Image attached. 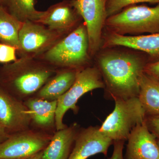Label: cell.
Returning a JSON list of instances; mask_svg holds the SVG:
<instances>
[{
  "label": "cell",
  "instance_id": "cell-1",
  "mask_svg": "<svg viewBox=\"0 0 159 159\" xmlns=\"http://www.w3.org/2000/svg\"><path fill=\"white\" fill-rule=\"evenodd\" d=\"M98 61L107 97L115 100L138 97L140 79L148 63L145 57L112 51L101 54Z\"/></svg>",
  "mask_w": 159,
  "mask_h": 159
},
{
  "label": "cell",
  "instance_id": "cell-2",
  "mask_svg": "<svg viewBox=\"0 0 159 159\" xmlns=\"http://www.w3.org/2000/svg\"><path fill=\"white\" fill-rule=\"evenodd\" d=\"M58 70L37 58L20 57L0 69V86L24 102L34 97Z\"/></svg>",
  "mask_w": 159,
  "mask_h": 159
},
{
  "label": "cell",
  "instance_id": "cell-3",
  "mask_svg": "<svg viewBox=\"0 0 159 159\" xmlns=\"http://www.w3.org/2000/svg\"><path fill=\"white\" fill-rule=\"evenodd\" d=\"M90 57L87 31L83 23L35 58L57 69L80 70L88 66Z\"/></svg>",
  "mask_w": 159,
  "mask_h": 159
},
{
  "label": "cell",
  "instance_id": "cell-4",
  "mask_svg": "<svg viewBox=\"0 0 159 159\" xmlns=\"http://www.w3.org/2000/svg\"><path fill=\"white\" fill-rule=\"evenodd\" d=\"M105 26L120 35L159 33V4L154 7L128 6L107 18Z\"/></svg>",
  "mask_w": 159,
  "mask_h": 159
},
{
  "label": "cell",
  "instance_id": "cell-5",
  "mask_svg": "<svg viewBox=\"0 0 159 159\" xmlns=\"http://www.w3.org/2000/svg\"><path fill=\"white\" fill-rule=\"evenodd\" d=\"M113 111L99 126V130L114 141H127L131 132L146 119V114L138 97L115 99Z\"/></svg>",
  "mask_w": 159,
  "mask_h": 159
},
{
  "label": "cell",
  "instance_id": "cell-6",
  "mask_svg": "<svg viewBox=\"0 0 159 159\" xmlns=\"http://www.w3.org/2000/svg\"><path fill=\"white\" fill-rule=\"evenodd\" d=\"M104 88L105 84L98 67L88 66L80 70L70 88L57 100L55 116L56 130L67 126L64 124L63 120L68 111L71 110L74 114L78 113L79 109L77 103L83 95L96 89Z\"/></svg>",
  "mask_w": 159,
  "mask_h": 159
},
{
  "label": "cell",
  "instance_id": "cell-7",
  "mask_svg": "<svg viewBox=\"0 0 159 159\" xmlns=\"http://www.w3.org/2000/svg\"><path fill=\"white\" fill-rule=\"evenodd\" d=\"M67 34L36 22L23 23L19 34L20 57L36 58L48 51Z\"/></svg>",
  "mask_w": 159,
  "mask_h": 159
},
{
  "label": "cell",
  "instance_id": "cell-8",
  "mask_svg": "<svg viewBox=\"0 0 159 159\" xmlns=\"http://www.w3.org/2000/svg\"><path fill=\"white\" fill-rule=\"evenodd\" d=\"M53 134L37 129L11 134L0 145V159H25L42 151Z\"/></svg>",
  "mask_w": 159,
  "mask_h": 159
},
{
  "label": "cell",
  "instance_id": "cell-9",
  "mask_svg": "<svg viewBox=\"0 0 159 159\" xmlns=\"http://www.w3.org/2000/svg\"><path fill=\"white\" fill-rule=\"evenodd\" d=\"M106 0H70L85 24L89 43V53L93 56L98 51L102 42V33L107 19Z\"/></svg>",
  "mask_w": 159,
  "mask_h": 159
},
{
  "label": "cell",
  "instance_id": "cell-10",
  "mask_svg": "<svg viewBox=\"0 0 159 159\" xmlns=\"http://www.w3.org/2000/svg\"><path fill=\"white\" fill-rule=\"evenodd\" d=\"M0 124L10 133L30 129L31 119L24 101L16 98L0 86Z\"/></svg>",
  "mask_w": 159,
  "mask_h": 159
},
{
  "label": "cell",
  "instance_id": "cell-11",
  "mask_svg": "<svg viewBox=\"0 0 159 159\" xmlns=\"http://www.w3.org/2000/svg\"><path fill=\"white\" fill-rule=\"evenodd\" d=\"M113 143L111 139L100 131L99 126L80 128L68 159H87L99 153L106 156L108 148Z\"/></svg>",
  "mask_w": 159,
  "mask_h": 159
},
{
  "label": "cell",
  "instance_id": "cell-12",
  "mask_svg": "<svg viewBox=\"0 0 159 159\" xmlns=\"http://www.w3.org/2000/svg\"><path fill=\"white\" fill-rule=\"evenodd\" d=\"M156 136L148 128L146 119L138 124L129 136L125 159H159Z\"/></svg>",
  "mask_w": 159,
  "mask_h": 159
},
{
  "label": "cell",
  "instance_id": "cell-13",
  "mask_svg": "<svg viewBox=\"0 0 159 159\" xmlns=\"http://www.w3.org/2000/svg\"><path fill=\"white\" fill-rule=\"evenodd\" d=\"M82 19L72 6L70 0H65L44 11L42 17L37 22L54 31L67 34L80 25Z\"/></svg>",
  "mask_w": 159,
  "mask_h": 159
},
{
  "label": "cell",
  "instance_id": "cell-14",
  "mask_svg": "<svg viewBox=\"0 0 159 159\" xmlns=\"http://www.w3.org/2000/svg\"><path fill=\"white\" fill-rule=\"evenodd\" d=\"M121 46L145 52L150 62L159 61V33L148 35H125L111 32L106 36L103 48Z\"/></svg>",
  "mask_w": 159,
  "mask_h": 159
},
{
  "label": "cell",
  "instance_id": "cell-15",
  "mask_svg": "<svg viewBox=\"0 0 159 159\" xmlns=\"http://www.w3.org/2000/svg\"><path fill=\"white\" fill-rule=\"evenodd\" d=\"M80 127L77 123L53 134L48 146L43 151V159H68Z\"/></svg>",
  "mask_w": 159,
  "mask_h": 159
},
{
  "label": "cell",
  "instance_id": "cell-16",
  "mask_svg": "<svg viewBox=\"0 0 159 159\" xmlns=\"http://www.w3.org/2000/svg\"><path fill=\"white\" fill-rule=\"evenodd\" d=\"M57 100L48 101L33 97L24 101L31 116V124L39 130L48 132L55 127Z\"/></svg>",
  "mask_w": 159,
  "mask_h": 159
},
{
  "label": "cell",
  "instance_id": "cell-17",
  "mask_svg": "<svg viewBox=\"0 0 159 159\" xmlns=\"http://www.w3.org/2000/svg\"><path fill=\"white\" fill-rule=\"evenodd\" d=\"M80 70L59 69L34 97L48 101L57 100L70 88Z\"/></svg>",
  "mask_w": 159,
  "mask_h": 159
},
{
  "label": "cell",
  "instance_id": "cell-18",
  "mask_svg": "<svg viewBox=\"0 0 159 159\" xmlns=\"http://www.w3.org/2000/svg\"><path fill=\"white\" fill-rule=\"evenodd\" d=\"M138 97L146 115H159V80L144 72L140 79Z\"/></svg>",
  "mask_w": 159,
  "mask_h": 159
},
{
  "label": "cell",
  "instance_id": "cell-19",
  "mask_svg": "<svg viewBox=\"0 0 159 159\" xmlns=\"http://www.w3.org/2000/svg\"><path fill=\"white\" fill-rule=\"evenodd\" d=\"M22 24L0 6V43L13 46L18 51L19 34Z\"/></svg>",
  "mask_w": 159,
  "mask_h": 159
},
{
  "label": "cell",
  "instance_id": "cell-20",
  "mask_svg": "<svg viewBox=\"0 0 159 159\" xmlns=\"http://www.w3.org/2000/svg\"><path fill=\"white\" fill-rule=\"evenodd\" d=\"M3 7L20 21L38 22L42 17L44 11L35 8L34 0H5Z\"/></svg>",
  "mask_w": 159,
  "mask_h": 159
},
{
  "label": "cell",
  "instance_id": "cell-21",
  "mask_svg": "<svg viewBox=\"0 0 159 159\" xmlns=\"http://www.w3.org/2000/svg\"><path fill=\"white\" fill-rule=\"evenodd\" d=\"M148 2L159 4V0H106V10L107 18L119 13L128 6L137 3Z\"/></svg>",
  "mask_w": 159,
  "mask_h": 159
},
{
  "label": "cell",
  "instance_id": "cell-22",
  "mask_svg": "<svg viewBox=\"0 0 159 159\" xmlns=\"http://www.w3.org/2000/svg\"><path fill=\"white\" fill-rule=\"evenodd\" d=\"M17 52L15 47L0 43V62L6 64L16 61Z\"/></svg>",
  "mask_w": 159,
  "mask_h": 159
},
{
  "label": "cell",
  "instance_id": "cell-23",
  "mask_svg": "<svg viewBox=\"0 0 159 159\" xmlns=\"http://www.w3.org/2000/svg\"><path fill=\"white\" fill-rule=\"evenodd\" d=\"M125 142L124 141H113V151L111 156L108 159H125L123 155Z\"/></svg>",
  "mask_w": 159,
  "mask_h": 159
},
{
  "label": "cell",
  "instance_id": "cell-24",
  "mask_svg": "<svg viewBox=\"0 0 159 159\" xmlns=\"http://www.w3.org/2000/svg\"><path fill=\"white\" fill-rule=\"evenodd\" d=\"M144 72L159 80V61L154 62L148 63L145 66Z\"/></svg>",
  "mask_w": 159,
  "mask_h": 159
},
{
  "label": "cell",
  "instance_id": "cell-25",
  "mask_svg": "<svg viewBox=\"0 0 159 159\" xmlns=\"http://www.w3.org/2000/svg\"><path fill=\"white\" fill-rule=\"evenodd\" d=\"M146 122L149 130L159 138V115L151 116L148 120L146 119Z\"/></svg>",
  "mask_w": 159,
  "mask_h": 159
},
{
  "label": "cell",
  "instance_id": "cell-26",
  "mask_svg": "<svg viewBox=\"0 0 159 159\" xmlns=\"http://www.w3.org/2000/svg\"><path fill=\"white\" fill-rule=\"evenodd\" d=\"M10 134L0 124V145L9 138Z\"/></svg>",
  "mask_w": 159,
  "mask_h": 159
},
{
  "label": "cell",
  "instance_id": "cell-27",
  "mask_svg": "<svg viewBox=\"0 0 159 159\" xmlns=\"http://www.w3.org/2000/svg\"><path fill=\"white\" fill-rule=\"evenodd\" d=\"M25 159H43V151Z\"/></svg>",
  "mask_w": 159,
  "mask_h": 159
},
{
  "label": "cell",
  "instance_id": "cell-28",
  "mask_svg": "<svg viewBox=\"0 0 159 159\" xmlns=\"http://www.w3.org/2000/svg\"><path fill=\"white\" fill-rule=\"evenodd\" d=\"M5 0H0V6H3Z\"/></svg>",
  "mask_w": 159,
  "mask_h": 159
},
{
  "label": "cell",
  "instance_id": "cell-29",
  "mask_svg": "<svg viewBox=\"0 0 159 159\" xmlns=\"http://www.w3.org/2000/svg\"><path fill=\"white\" fill-rule=\"evenodd\" d=\"M157 142L158 145L159 147V139L158 140H157Z\"/></svg>",
  "mask_w": 159,
  "mask_h": 159
}]
</instances>
